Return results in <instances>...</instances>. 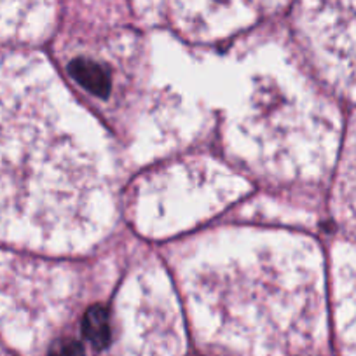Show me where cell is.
Masks as SVG:
<instances>
[{"instance_id":"5","label":"cell","mask_w":356,"mask_h":356,"mask_svg":"<svg viewBox=\"0 0 356 356\" xmlns=\"http://www.w3.org/2000/svg\"><path fill=\"white\" fill-rule=\"evenodd\" d=\"M47 356H84V348L81 342L74 339H61L54 342Z\"/></svg>"},{"instance_id":"4","label":"cell","mask_w":356,"mask_h":356,"mask_svg":"<svg viewBox=\"0 0 356 356\" xmlns=\"http://www.w3.org/2000/svg\"><path fill=\"white\" fill-rule=\"evenodd\" d=\"M33 0H0V37H11L22 30Z\"/></svg>"},{"instance_id":"1","label":"cell","mask_w":356,"mask_h":356,"mask_svg":"<svg viewBox=\"0 0 356 356\" xmlns=\"http://www.w3.org/2000/svg\"><path fill=\"white\" fill-rule=\"evenodd\" d=\"M15 72V63L0 65V227L60 225L93 193V173L63 147L40 98Z\"/></svg>"},{"instance_id":"3","label":"cell","mask_w":356,"mask_h":356,"mask_svg":"<svg viewBox=\"0 0 356 356\" xmlns=\"http://www.w3.org/2000/svg\"><path fill=\"white\" fill-rule=\"evenodd\" d=\"M82 334H84V337L98 351H104V349L108 348L112 332L111 320H108V311L104 306L89 307L88 313L82 318Z\"/></svg>"},{"instance_id":"2","label":"cell","mask_w":356,"mask_h":356,"mask_svg":"<svg viewBox=\"0 0 356 356\" xmlns=\"http://www.w3.org/2000/svg\"><path fill=\"white\" fill-rule=\"evenodd\" d=\"M68 74L88 91L98 98H107L112 89L111 74L105 67L93 60L77 58L68 63Z\"/></svg>"}]
</instances>
